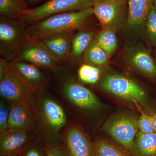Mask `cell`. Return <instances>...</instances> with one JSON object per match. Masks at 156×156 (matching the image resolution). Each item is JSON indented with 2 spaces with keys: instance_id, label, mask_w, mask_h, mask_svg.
<instances>
[{
  "instance_id": "cell-1",
  "label": "cell",
  "mask_w": 156,
  "mask_h": 156,
  "mask_svg": "<svg viewBox=\"0 0 156 156\" xmlns=\"http://www.w3.org/2000/svg\"><path fill=\"white\" fill-rule=\"evenodd\" d=\"M101 91L131 105L140 112L156 111L152 101L143 87L130 78L117 73L105 74L98 82Z\"/></svg>"
},
{
  "instance_id": "cell-2",
  "label": "cell",
  "mask_w": 156,
  "mask_h": 156,
  "mask_svg": "<svg viewBox=\"0 0 156 156\" xmlns=\"http://www.w3.org/2000/svg\"><path fill=\"white\" fill-rule=\"evenodd\" d=\"M35 98L34 107L36 129L47 144H57L61 140L60 132L66 126L67 118L59 103L50 97Z\"/></svg>"
},
{
  "instance_id": "cell-3",
  "label": "cell",
  "mask_w": 156,
  "mask_h": 156,
  "mask_svg": "<svg viewBox=\"0 0 156 156\" xmlns=\"http://www.w3.org/2000/svg\"><path fill=\"white\" fill-rule=\"evenodd\" d=\"M93 13L92 7L82 11L52 15L29 25L25 40H40L45 37L79 30Z\"/></svg>"
},
{
  "instance_id": "cell-4",
  "label": "cell",
  "mask_w": 156,
  "mask_h": 156,
  "mask_svg": "<svg viewBox=\"0 0 156 156\" xmlns=\"http://www.w3.org/2000/svg\"><path fill=\"white\" fill-rule=\"evenodd\" d=\"M94 0H49L23 12L20 20L30 25L52 15L82 11L93 7Z\"/></svg>"
},
{
  "instance_id": "cell-5",
  "label": "cell",
  "mask_w": 156,
  "mask_h": 156,
  "mask_svg": "<svg viewBox=\"0 0 156 156\" xmlns=\"http://www.w3.org/2000/svg\"><path fill=\"white\" fill-rule=\"evenodd\" d=\"M137 119L129 113H118L105 123L102 130L114 141L129 151L139 132Z\"/></svg>"
},
{
  "instance_id": "cell-6",
  "label": "cell",
  "mask_w": 156,
  "mask_h": 156,
  "mask_svg": "<svg viewBox=\"0 0 156 156\" xmlns=\"http://www.w3.org/2000/svg\"><path fill=\"white\" fill-rule=\"evenodd\" d=\"M0 94L11 104L19 101H32L36 94L10 68L9 62L0 59Z\"/></svg>"
},
{
  "instance_id": "cell-7",
  "label": "cell",
  "mask_w": 156,
  "mask_h": 156,
  "mask_svg": "<svg viewBox=\"0 0 156 156\" xmlns=\"http://www.w3.org/2000/svg\"><path fill=\"white\" fill-rule=\"evenodd\" d=\"M25 23L20 20L1 16L0 54L9 62L14 60L17 50L26 39Z\"/></svg>"
},
{
  "instance_id": "cell-8",
  "label": "cell",
  "mask_w": 156,
  "mask_h": 156,
  "mask_svg": "<svg viewBox=\"0 0 156 156\" xmlns=\"http://www.w3.org/2000/svg\"><path fill=\"white\" fill-rule=\"evenodd\" d=\"M14 59L52 69L57 67L58 64L40 40H25L17 50Z\"/></svg>"
},
{
  "instance_id": "cell-9",
  "label": "cell",
  "mask_w": 156,
  "mask_h": 156,
  "mask_svg": "<svg viewBox=\"0 0 156 156\" xmlns=\"http://www.w3.org/2000/svg\"><path fill=\"white\" fill-rule=\"evenodd\" d=\"M62 92L69 102L84 111L95 112L103 108V104L91 90L75 82H66Z\"/></svg>"
},
{
  "instance_id": "cell-10",
  "label": "cell",
  "mask_w": 156,
  "mask_h": 156,
  "mask_svg": "<svg viewBox=\"0 0 156 156\" xmlns=\"http://www.w3.org/2000/svg\"><path fill=\"white\" fill-rule=\"evenodd\" d=\"M126 6V0H94L92 8L103 29H117L125 13Z\"/></svg>"
},
{
  "instance_id": "cell-11",
  "label": "cell",
  "mask_w": 156,
  "mask_h": 156,
  "mask_svg": "<svg viewBox=\"0 0 156 156\" xmlns=\"http://www.w3.org/2000/svg\"><path fill=\"white\" fill-rule=\"evenodd\" d=\"M34 101L11 104L9 112V130L32 131L34 129L36 119Z\"/></svg>"
},
{
  "instance_id": "cell-12",
  "label": "cell",
  "mask_w": 156,
  "mask_h": 156,
  "mask_svg": "<svg viewBox=\"0 0 156 156\" xmlns=\"http://www.w3.org/2000/svg\"><path fill=\"white\" fill-rule=\"evenodd\" d=\"M9 66L13 72L36 95L44 90L47 84V79L37 66L16 59L9 62Z\"/></svg>"
},
{
  "instance_id": "cell-13",
  "label": "cell",
  "mask_w": 156,
  "mask_h": 156,
  "mask_svg": "<svg viewBox=\"0 0 156 156\" xmlns=\"http://www.w3.org/2000/svg\"><path fill=\"white\" fill-rule=\"evenodd\" d=\"M32 131L9 130L0 134V155L22 154L33 142Z\"/></svg>"
},
{
  "instance_id": "cell-14",
  "label": "cell",
  "mask_w": 156,
  "mask_h": 156,
  "mask_svg": "<svg viewBox=\"0 0 156 156\" xmlns=\"http://www.w3.org/2000/svg\"><path fill=\"white\" fill-rule=\"evenodd\" d=\"M64 140L69 156H95L94 142L79 127L68 128Z\"/></svg>"
},
{
  "instance_id": "cell-15",
  "label": "cell",
  "mask_w": 156,
  "mask_h": 156,
  "mask_svg": "<svg viewBox=\"0 0 156 156\" xmlns=\"http://www.w3.org/2000/svg\"><path fill=\"white\" fill-rule=\"evenodd\" d=\"M128 64L132 68L151 80L156 82V60L144 47H136L129 51Z\"/></svg>"
},
{
  "instance_id": "cell-16",
  "label": "cell",
  "mask_w": 156,
  "mask_h": 156,
  "mask_svg": "<svg viewBox=\"0 0 156 156\" xmlns=\"http://www.w3.org/2000/svg\"><path fill=\"white\" fill-rule=\"evenodd\" d=\"M72 39L71 32H66L51 35L40 40L58 64L70 59Z\"/></svg>"
},
{
  "instance_id": "cell-17",
  "label": "cell",
  "mask_w": 156,
  "mask_h": 156,
  "mask_svg": "<svg viewBox=\"0 0 156 156\" xmlns=\"http://www.w3.org/2000/svg\"><path fill=\"white\" fill-rule=\"evenodd\" d=\"M127 23L131 28L137 29L145 25L154 5V0H128Z\"/></svg>"
},
{
  "instance_id": "cell-18",
  "label": "cell",
  "mask_w": 156,
  "mask_h": 156,
  "mask_svg": "<svg viewBox=\"0 0 156 156\" xmlns=\"http://www.w3.org/2000/svg\"><path fill=\"white\" fill-rule=\"evenodd\" d=\"M132 156H156V134L138 132L129 151Z\"/></svg>"
},
{
  "instance_id": "cell-19",
  "label": "cell",
  "mask_w": 156,
  "mask_h": 156,
  "mask_svg": "<svg viewBox=\"0 0 156 156\" xmlns=\"http://www.w3.org/2000/svg\"><path fill=\"white\" fill-rule=\"evenodd\" d=\"M95 156H132L129 151L115 141L105 138L94 142Z\"/></svg>"
},
{
  "instance_id": "cell-20",
  "label": "cell",
  "mask_w": 156,
  "mask_h": 156,
  "mask_svg": "<svg viewBox=\"0 0 156 156\" xmlns=\"http://www.w3.org/2000/svg\"><path fill=\"white\" fill-rule=\"evenodd\" d=\"M29 9L28 3L25 0H0L1 16L19 20Z\"/></svg>"
},
{
  "instance_id": "cell-21",
  "label": "cell",
  "mask_w": 156,
  "mask_h": 156,
  "mask_svg": "<svg viewBox=\"0 0 156 156\" xmlns=\"http://www.w3.org/2000/svg\"><path fill=\"white\" fill-rule=\"evenodd\" d=\"M95 35L94 32L82 31L73 37L70 59H80L94 40Z\"/></svg>"
},
{
  "instance_id": "cell-22",
  "label": "cell",
  "mask_w": 156,
  "mask_h": 156,
  "mask_svg": "<svg viewBox=\"0 0 156 156\" xmlns=\"http://www.w3.org/2000/svg\"><path fill=\"white\" fill-rule=\"evenodd\" d=\"M108 58L106 52L97 44L95 39L91 42L83 54L85 63L100 67L108 64Z\"/></svg>"
},
{
  "instance_id": "cell-23",
  "label": "cell",
  "mask_w": 156,
  "mask_h": 156,
  "mask_svg": "<svg viewBox=\"0 0 156 156\" xmlns=\"http://www.w3.org/2000/svg\"><path fill=\"white\" fill-rule=\"evenodd\" d=\"M115 28L103 29L95 37L97 44L107 54L109 58L114 53L118 47V40Z\"/></svg>"
},
{
  "instance_id": "cell-24",
  "label": "cell",
  "mask_w": 156,
  "mask_h": 156,
  "mask_svg": "<svg viewBox=\"0 0 156 156\" xmlns=\"http://www.w3.org/2000/svg\"><path fill=\"white\" fill-rule=\"evenodd\" d=\"M78 78L84 83L93 85L98 83L102 76L100 66L84 63L78 70Z\"/></svg>"
},
{
  "instance_id": "cell-25",
  "label": "cell",
  "mask_w": 156,
  "mask_h": 156,
  "mask_svg": "<svg viewBox=\"0 0 156 156\" xmlns=\"http://www.w3.org/2000/svg\"><path fill=\"white\" fill-rule=\"evenodd\" d=\"M145 27L148 42L151 46L156 48V9L154 5L148 16Z\"/></svg>"
},
{
  "instance_id": "cell-26",
  "label": "cell",
  "mask_w": 156,
  "mask_h": 156,
  "mask_svg": "<svg viewBox=\"0 0 156 156\" xmlns=\"http://www.w3.org/2000/svg\"><path fill=\"white\" fill-rule=\"evenodd\" d=\"M138 131L143 134H149L154 133L153 123L151 115L149 114L142 112L137 119Z\"/></svg>"
},
{
  "instance_id": "cell-27",
  "label": "cell",
  "mask_w": 156,
  "mask_h": 156,
  "mask_svg": "<svg viewBox=\"0 0 156 156\" xmlns=\"http://www.w3.org/2000/svg\"><path fill=\"white\" fill-rule=\"evenodd\" d=\"M9 112L10 109L5 102L2 101L0 103V134L9 130Z\"/></svg>"
},
{
  "instance_id": "cell-28",
  "label": "cell",
  "mask_w": 156,
  "mask_h": 156,
  "mask_svg": "<svg viewBox=\"0 0 156 156\" xmlns=\"http://www.w3.org/2000/svg\"><path fill=\"white\" fill-rule=\"evenodd\" d=\"M23 156H47L45 148L43 149L36 143L33 142L22 153Z\"/></svg>"
},
{
  "instance_id": "cell-29",
  "label": "cell",
  "mask_w": 156,
  "mask_h": 156,
  "mask_svg": "<svg viewBox=\"0 0 156 156\" xmlns=\"http://www.w3.org/2000/svg\"><path fill=\"white\" fill-rule=\"evenodd\" d=\"M47 156H69L66 149L57 144H47L45 147Z\"/></svg>"
},
{
  "instance_id": "cell-30",
  "label": "cell",
  "mask_w": 156,
  "mask_h": 156,
  "mask_svg": "<svg viewBox=\"0 0 156 156\" xmlns=\"http://www.w3.org/2000/svg\"><path fill=\"white\" fill-rule=\"evenodd\" d=\"M153 123L154 129V133L156 134V111L151 114Z\"/></svg>"
},
{
  "instance_id": "cell-31",
  "label": "cell",
  "mask_w": 156,
  "mask_h": 156,
  "mask_svg": "<svg viewBox=\"0 0 156 156\" xmlns=\"http://www.w3.org/2000/svg\"><path fill=\"white\" fill-rule=\"evenodd\" d=\"M27 3H31V4H33V3H37V2H40L41 0H25Z\"/></svg>"
},
{
  "instance_id": "cell-32",
  "label": "cell",
  "mask_w": 156,
  "mask_h": 156,
  "mask_svg": "<svg viewBox=\"0 0 156 156\" xmlns=\"http://www.w3.org/2000/svg\"><path fill=\"white\" fill-rule=\"evenodd\" d=\"M3 156H23L22 154H15L7 155Z\"/></svg>"
},
{
  "instance_id": "cell-33",
  "label": "cell",
  "mask_w": 156,
  "mask_h": 156,
  "mask_svg": "<svg viewBox=\"0 0 156 156\" xmlns=\"http://www.w3.org/2000/svg\"><path fill=\"white\" fill-rule=\"evenodd\" d=\"M154 5L156 9V0H154Z\"/></svg>"
},
{
  "instance_id": "cell-34",
  "label": "cell",
  "mask_w": 156,
  "mask_h": 156,
  "mask_svg": "<svg viewBox=\"0 0 156 156\" xmlns=\"http://www.w3.org/2000/svg\"><path fill=\"white\" fill-rule=\"evenodd\" d=\"M155 58L156 60V50L155 52Z\"/></svg>"
},
{
  "instance_id": "cell-35",
  "label": "cell",
  "mask_w": 156,
  "mask_h": 156,
  "mask_svg": "<svg viewBox=\"0 0 156 156\" xmlns=\"http://www.w3.org/2000/svg\"></svg>"
}]
</instances>
